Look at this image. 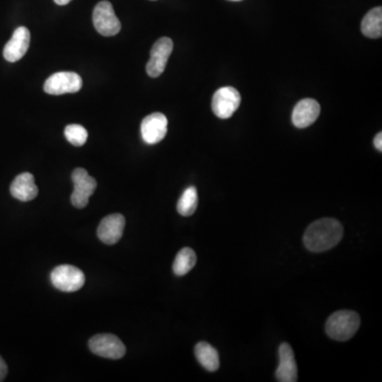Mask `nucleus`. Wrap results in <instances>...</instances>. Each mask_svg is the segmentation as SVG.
I'll return each instance as SVG.
<instances>
[{
	"mask_svg": "<svg viewBox=\"0 0 382 382\" xmlns=\"http://www.w3.org/2000/svg\"><path fill=\"white\" fill-rule=\"evenodd\" d=\"M343 233V226L339 221L332 218H323L314 221L307 227L303 241L310 252H326L339 244Z\"/></svg>",
	"mask_w": 382,
	"mask_h": 382,
	"instance_id": "nucleus-1",
	"label": "nucleus"
},
{
	"mask_svg": "<svg viewBox=\"0 0 382 382\" xmlns=\"http://www.w3.org/2000/svg\"><path fill=\"white\" fill-rule=\"evenodd\" d=\"M360 323V316L357 312L340 310L329 316L325 330L327 335L335 341H347L356 335Z\"/></svg>",
	"mask_w": 382,
	"mask_h": 382,
	"instance_id": "nucleus-2",
	"label": "nucleus"
},
{
	"mask_svg": "<svg viewBox=\"0 0 382 382\" xmlns=\"http://www.w3.org/2000/svg\"><path fill=\"white\" fill-rule=\"evenodd\" d=\"M51 282L63 292H76L85 284V275L80 269L70 265H57L51 272Z\"/></svg>",
	"mask_w": 382,
	"mask_h": 382,
	"instance_id": "nucleus-3",
	"label": "nucleus"
},
{
	"mask_svg": "<svg viewBox=\"0 0 382 382\" xmlns=\"http://www.w3.org/2000/svg\"><path fill=\"white\" fill-rule=\"evenodd\" d=\"M74 182V192L71 195V203L76 208H84L97 188V180L89 175L83 168H76L71 174Z\"/></svg>",
	"mask_w": 382,
	"mask_h": 382,
	"instance_id": "nucleus-4",
	"label": "nucleus"
},
{
	"mask_svg": "<svg viewBox=\"0 0 382 382\" xmlns=\"http://www.w3.org/2000/svg\"><path fill=\"white\" fill-rule=\"evenodd\" d=\"M93 23L96 30L103 36H114L121 30V23L115 14L110 2L103 0L93 8Z\"/></svg>",
	"mask_w": 382,
	"mask_h": 382,
	"instance_id": "nucleus-5",
	"label": "nucleus"
},
{
	"mask_svg": "<svg viewBox=\"0 0 382 382\" xmlns=\"http://www.w3.org/2000/svg\"><path fill=\"white\" fill-rule=\"evenodd\" d=\"M88 346L89 349L97 356L112 359V360L122 358L127 352L125 344L121 342V340L110 333L93 335L89 340Z\"/></svg>",
	"mask_w": 382,
	"mask_h": 382,
	"instance_id": "nucleus-6",
	"label": "nucleus"
},
{
	"mask_svg": "<svg viewBox=\"0 0 382 382\" xmlns=\"http://www.w3.org/2000/svg\"><path fill=\"white\" fill-rule=\"evenodd\" d=\"M241 103V96L231 86L221 87L212 97V108L214 114L221 119H228Z\"/></svg>",
	"mask_w": 382,
	"mask_h": 382,
	"instance_id": "nucleus-7",
	"label": "nucleus"
},
{
	"mask_svg": "<svg viewBox=\"0 0 382 382\" xmlns=\"http://www.w3.org/2000/svg\"><path fill=\"white\" fill-rule=\"evenodd\" d=\"M82 78L76 72H57L47 79L44 84V91L54 96L74 93L82 88Z\"/></svg>",
	"mask_w": 382,
	"mask_h": 382,
	"instance_id": "nucleus-8",
	"label": "nucleus"
},
{
	"mask_svg": "<svg viewBox=\"0 0 382 382\" xmlns=\"http://www.w3.org/2000/svg\"><path fill=\"white\" fill-rule=\"evenodd\" d=\"M172 50H173V42L169 37L159 38L153 45L152 49H151L150 59L146 66V74L151 78H157L163 74Z\"/></svg>",
	"mask_w": 382,
	"mask_h": 382,
	"instance_id": "nucleus-9",
	"label": "nucleus"
},
{
	"mask_svg": "<svg viewBox=\"0 0 382 382\" xmlns=\"http://www.w3.org/2000/svg\"><path fill=\"white\" fill-rule=\"evenodd\" d=\"M168 119L161 112H153L142 120L140 125L142 139L149 144L161 141L167 135Z\"/></svg>",
	"mask_w": 382,
	"mask_h": 382,
	"instance_id": "nucleus-10",
	"label": "nucleus"
},
{
	"mask_svg": "<svg viewBox=\"0 0 382 382\" xmlns=\"http://www.w3.org/2000/svg\"><path fill=\"white\" fill-rule=\"evenodd\" d=\"M125 219L122 214H112L104 216L98 227L97 235L103 243L116 244L125 231Z\"/></svg>",
	"mask_w": 382,
	"mask_h": 382,
	"instance_id": "nucleus-11",
	"label": "nucleus"
},
{
	"mask_svg": "<svg viewBox=\"0 0 382 382\" xmlns=\"http://www.w3.org/2000/svg\"><path fill=\"white\" fill-rule=\"evenodd\" d=\"M30 31L28 28L18 27L4 49V59L11 63L19 61L27 52L30 46Z\"/></svg>",
	"mask_w": 382,
	"mask_h": 382,
	"instance_id": "nucleus-12",
	"label": "nucleus"
},
{
	"mask_svg": "<svg viewBox=\"0 0 382 382\" xmlns=\"http://www.w3.org/2000/svg\"><path fill=\"white\" fill-rule=\"evenodd\" d=\"M279 364L276 371V379L279 382H296L297 365L292 347L288 343L279 346Z\"/></svg>",
	"mask_w": 382,
	"mask_h": 382,
	"instance_id": "nucleus-13",
	"label": "nucleus"
},
{
	"mask_svg": "<svg viewBox=\"0 0 382 382\" xmlns=\"http://www.w3.org/2000/svg\"><path fill=\"white\" fill-rule=\"evenodd\" d=\"M320 106L314 99L301 100L292 112V122L299 129H305L316 122L320 116Z\"/></svg>",
	"mask_w": 382,
	"mask_h": 382,
	"instance_id": "nucleus-14",
	"label": "nucleus"
},
{
	"mask_svg": "<svg viewBox=\"0 0 382 382\" xmlns=\"http://www.w3.org/2000/svg\"><path fill=\"white\" fill-rule=\"evenodd\" d=\"M10 192L13 197L21 202H29L35 199L38 195V188L34 176L29 172H23L17 175L11 184Z\"/></svg>",
	"mask_w": 382,
	"mask_h": 382,
	"instance_id": "nucleus-15",
	"label": "nucleus"
},
{
	"mask_svg": "<svg viewBox=\"0 0 382 382\" xmlns=\"http://www.w3.org/2000/svg\"><path fill=\"white\" fill-rule=\"evenodd\" d=\"M195 357L199 364L208 371H218L220 366V359L216 348L212 347L207 342H199L195 345Z\"/></svg>",
	"mask_w": 382,
	"mask_h": 382,
	"instance_id": "nucleus-16",
	"label": "nucleus"
},
{
	"mask_svg": "<svg viewBox=\"0 0 382 382\" xmlns=\"http://www.w3.org/2000/svg\"><path fill=\"white\" fill-rule=\"evenodd\" d=\"M361 31L366 37L379 38L382 35V8L376 6L367 12L361 23Z\"/></svg>",
	"mask_w": 382,
	"mask_h": 382,
	"instance_id": "nucleus-17",
	"label": "nucleus"
},
{
	"mask_svg": "<svg viewBox=\"0 0 382 382\" xmlns=\"http://www.w3.org/2000/svg\"><path fill=\"white\" fill-rule=\"evenodd\" d=\"M197 263V254L190 248H184L178 253L173 262L175 275L184 276L191 271Z\"/></svg>",
	"mask_w": 382,
	"mask_h": 382,
	"instance_id": "nucleus-18",
	"label": "nucleus"
},
{
	"mask_svg": "<svg viewBox=\"0 0 382 382\" xmlns=\"http://www.w3.org/2000/svg\"><path fill=\"white\" fill-rule=\"evenodd\" d=\"M197 191L195 187H188L186 190L180 195V199L178 202V214L183 216H189L195 214L197 207Z\"/></svg>",
	"mask_w": 382,
	"mask_h": 382,
	"instance_id": "nucleus-19",
	"label": "nucleus"
},
{
	"mask_svg": "<svg viewBox=\"0 0 382 382\" xmlns=\"http://www.w3.org/2000/svg\"><path fill=\"white\" fill-rule=\"evenodd\" d=\"M64 133H65L66 139L76 146H83L88 137L87 129L81 125H67Z\"/></svg>",
	"mask_w": 382,
	"mask_h": 382,
	"instance_id": "nucleus-20",
	"label": "nucleus"
},
{
	"mask_svg": "<svg viewBox=\"0 0 382 382\" xmlns=\"http://www.w3.org/2000/svg\"><path fill=\"white\" fill-rule=\"evenodd\" d=\"M6 374H8V366H6L4 359L0 357V382L4 381Z\"/></svg>",
	"mask_w": 382,
	"mask_h": 382,
	"instance_id": "nucleus-21",
	"label": "nucleus"
},
{
	"mask_svg": "<svg viewBox=\"0 0 382 382\" xmlns=\"http://www.w3.org/2000/svg\"><path fill=\"white\" fill-rule=\"evenodd\" d=\"M374 144H375V148L377 149L378 151H380V152H381L382 151V133L381 132H379V133H378L377 135L375 136V138H374Z\"/></svg>",
	"mask_w": 382,
	"mask_h": 382,
	"instance_id": "nucleus-22",
	"label": "nucleus"
},
{
	"mask_svg": "<svg viewBox=\"0 0 382 382\" xmlns=\"http://www.w3.org/2000/svg\"><path fill=\"white\" fill-rule=\"evenodd\" d=\"M71 0H54L55 4L59 6H65V4H69Z\"/></svg>",
	"mask_w": 382,
	"mask_h": 382,
	"instance_id": "nucleus-23",
	"label": "nucleus"
},
{
	"mask_svg": "<svg viewBox=\"0 0 382 382\" xmlns=\"http://www.w3.org/2000/svg\"><path fill=\"white\" fill-rule=\"evenodd\" d=\"M231 1H240V0H231Z\"/></svg>",
	"mask_w": 382,
	"mask_h": 382,
	"instance_id": "nucleus-24",
	"label": "nucleus"
}]
</instances>
